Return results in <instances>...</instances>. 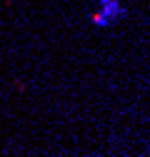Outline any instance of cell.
<instances>
[{
	"instance_id": "cell-1",
	"label": "cell",
	"mask_w": 150,
	"mask_h": 157,
	"mask_svg": "<svg viewBox=\"0 0 150 157\" xmlns=\"http://www.w3.org/2000/svg\"><path fill=\"white\" fill-rule=\"evenodd\" d=\"M125 8L120 0H98L95 10L90 13V23L95 28H112L120 17H123Z\"/></svg>"
}]
</instances>
